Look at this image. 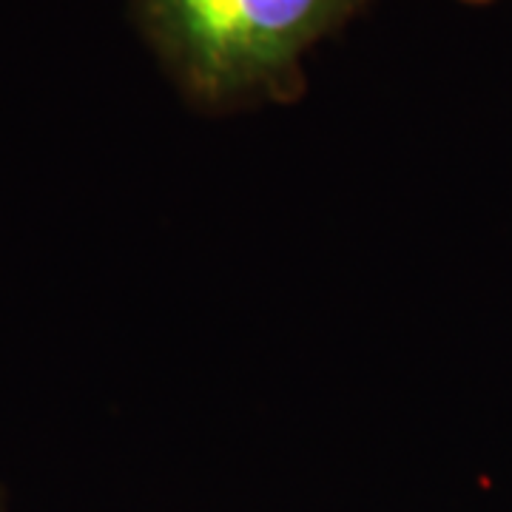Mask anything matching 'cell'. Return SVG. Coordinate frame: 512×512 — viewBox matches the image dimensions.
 <instances>
[{
    "mask_svg": "<svg viewBox=\"0 0 512 512\" xmlns=\"http://www.w3.org/2000/svg\"><path fill=\"white\" fill-rule=\"evenodd\" d=\"M367 0H131L165 72L202 109L288 103L302 60Z\"/></svg>",
    "mask_w": 512,
    "mask_h": 512,
    "instance_id": "obj_1",
    "label": "cell"
},
{
    "mask_svg": "<svg viewBox=\"0 0 512 512\" xmlns=\"http://www.w3.org/2000/svg\"><path fill=\"white\" fill-rule=\"evenodd\" d=\"M464 3H470V6H484V3H493V0H464Z\"/></svg>",
    "mask_w": 512,
    "mask_h": 512,
    "instance_id": "obj_2",
    "label": "cell"
}]
</instances>
